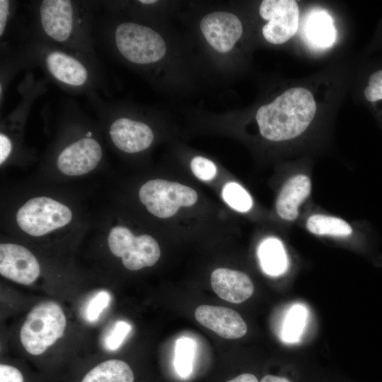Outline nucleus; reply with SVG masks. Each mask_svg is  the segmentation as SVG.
I'll use <instances>...</instances> for the list:
<instances>
[{
	"label": "nucleus",
	"instance_id": "obj_1",
	"mask_svg": "<svg viewBox=\"0 0 382 382\" xmlns=\"http://www.w3.org/2000/svg\"><path fill=\"white\" fill-rule=\"evenodd\" d=\"M13 49L25 71L40 67L49 82L69 94L87 97L108 88V78L96 54L59 46L27 31Z\"/></svg>",
	"mask_w": 382,
	"mask_h": 382
},
{
	"label": "nucleus",
	"instance_id": "obj_2",
	"mask_svg": "<svg viewBox=\"0 0 382 382\" xmlns=\"http://www.w3.org/2000/svg\"><path fill=\"white\" fill-rule=\"evenodd\" d=\"M100 1H31L23 4L27 32L59 46L96 54L93 29Z\"/></svg>",
	"mask_w": 382,
	"mask_h": 382
},
{
	"label": "nucleus",
	"instance_id": "obj_3",
	"mask_svg": "<svg viewBox=\"0 0 382 382\" xmlns=\"http://www.w3.org/2000/svg\"><path fill=\"white\" fill-rule=\"evenodd\" d=\"M62 128L54 163L67 176H81L93 171L101 162L104 150L96 136L94 122L74 100H62L57 106Z\"/></svg>",
	"mask_w": 382,
	"mask_h": 382
},
{
	"label": "nucleus",
	"instance_id": "obj_4",
	"mask_svg": "<svg viewBox=\"0 0 382 382\" xmlns=\"http://www.w3.org/2000/svg\"><path fill=\"white\" fill-rule=\"evenodd\" d=\"M316 112L312 93L301 87L291 88L271 103L261 106L256 120L261 134L274 141L289 140L301 135Z\"/></svg>",
	"mask_w": 382,
	"mask_h": 382
},
{
	"label": "nucleus",
	"instance_id": "obj_5",
	"mask_svg": "<svg viewBox=\"0 0 382 382\" xmlns=\"http://www.w3.org/2000/svg\"><path fill=\"white\" fill-rule=\"evenodd\" d=\"M46 78L37 79L28 71L17 90L21 100L17 106L1 120L0 132V164L4 165L21 147L23 129L35 101L47 91Z\"/></svg>",
	"mask_w": 382,
	"mask_h": 382
},
{
	"label": "nucleus",
	"instance_id": "obj_6",
	"mask_svg": "<svg viewBox=\"0 0 382 382\" xmlns=\"http://www.w3.org/2000/svg\"><path fill=\"white\" fill-rule=\"evenodd\" d=\"M66 318L56 302L46 301L34 306L21 326L20 340L27 352L40 355L62 337Z\"/></svg>",
	"mask_w": 382,
	"mask_h": 382
},
{
	"label": "nucleus",
	"instance_id": "obj_7",
	"mask_svg": "<svg viewBox=\"0 0 382 382\" xmlns=\"http://www.w3.org/2000/svg\"><path fill=\"white\" fill-rule=\"evenodd\" d=\"M15 219L25 233L40 237L63 228L73 219V212L64 203L47 196L34 197L17 210Z\"/></svg>",
	"mask_w": 382,
	"mask_h": 382
},
{
	"label": "nucleus",
	"instance_id": "obj_8",
	"mask_svg": "<svg viewBox=\"0 0 382 382\" xmlns=\"http://www.w3.org/2000/svg\"><path fill=\"white\" fill-rule=\"evenodd\" d=\"M111 253L121 258L124 267L136 271L154 265L161 256V249L154 238L148 234L136 236L127 227L117 225L108 234Z\"/></svg>",
	"mask_w": 382,
	"mask_h": 382
},
{
	"label": "nucleus",
	"instance_id": "obj_9",
	"mask_svg": "<svg viewBox=\"0 0 382 382\" xmlns=\"http://www.w3.org/2000/svg\"><path fill=\"white\" fill-rule=\"evenodd\" d=\"M139 197L151 214L166 219L175 214L180 207L195 204L198 197L196 191L188 186L163 179H153L141 186Z\"/></svg>",
	"mask_w": 382,
	"mask_h": 382
},
{
	"label": "nucleus",
	"instance_id": "obj_10",
	"mask_svg": "<svg viewBox=\"0 0 382 382\" xmlns=\"http://www.w3.org/2000/svg\"><path fill=\"white\" fill-rule=\"evenodd\" d=\"M260 15L268 21L262 28L265 39L272 44H282L293 37L299 28V9L294 0H264Z\"/></svg>",
	"mask_w": 382,
	"mask_h": 382
},
{
	"label": "nucleus",
	"instance_id": "obj_11",
	"mask_svg": "<svg viewBox=\"0 0 382 382\" xmlns=\"http://www.w3.org/2000/svg\"><path fill=\"white\" fill-rule=\"evenodd\" d=\"M0 274L18 284L30 285L39 277L40 265L27 248L17 243H1Z\"/></svg>",
	"mask_w": 382,
	"mask_h": 382
},
{
	"label": "nucleus",
	"instance_id": "obj_12",
	"mask_svg": "<svg viewBox=\"0 0 382 382\" xmlns=\"http://www.w3.org/2000/svg\"><path fill=\"white\" fill-rule=\"evenodd\" d=\"M200 28L209 44L221 53L229 52L243 32L238 18L227 12H214L206 15L201 20Z\"/></svg>",
	"mask_w": 382,
	"mask_h": 382
},
{
	"label": "nucleus",
	"instance_id": "obj_13",
	"mask_svg": "<svg viewBox=\"0 0 382 382\" xmlns=\"http://www.w3.org/2000/svg\"><path fill=\"white\" fill-rule=\"evenodd\" d=\"M196 320L224 339H238L247 332V325L236 311L223 306L201 305L195 311Z\"/></svg>",
	"mask_w": 382,
	"mask_h": 382
},
{
	"label": "nucleus",
	"instance_id": "obj_14",
	"mask_svg": "<svg viewBox=\"0 0 382 382\" xmlns=\"http://www.w3.org/2000/svg\"><path fill=\"white\" fill-rule=\"evenodd\" d=\"M213 291L222 299L241 303L254 292V285L245 273L228 268H217L211 274Z\"/></svg>",
	"mask_w": 382,
	"mask_h": 382
},
{
	"label": "nucleus",
	"instance_id": "obj_15",
	"mask_svg": "<svg viewBox=\"0 0 382 382\" xmlns=\"http://www.w3.org/2000/svg\"><path fill=\"white\" fill-rule=\"evenodd\" d=\"M310 178L303 174L290 178L282 187L276 201L278 215L286 221L295 220L299 207L311 193Z\"/></svg>",
	"mask_w": 382,
	"mask_h": 382
},
{
	"label": "nucleus",
	"instance_id": "obj_16",
	"mask_svg": "<svg viewBox=\"0 0 382 382\" xmlns=\"http://www.w3.org/2000/svg\"><path fill=\"white\" fill-rule=\"evenodd\" d=\"M262 270L268 275L279 276L286 270L288 259L282 243L270 237L262 241L257 249Z\"/></svg>",
	"mask_w": 382,
	"mask_h": 382
},
{
	"label": "nucleus",
	"instance_id": "obj_17",
	"mask_svg": "<svg viewBox=\"0 0 382 382\" xmlns=\"http://www.w3.org/2000/svg\"><path fill=\"white\" fill-rule=\"evenodd\" d=\"M134 374L130 366L120 359L104 361L92 368L81 382H133Z\"/></svg>",
	"mask_w": 382,
	"mask_h": 382
},
{
	"label": "nucleus",
	"instance_id": "obj_18",
	"mask_svg": "<svg viewBox=\"0 0 382 382\" xmlns=\"http://www.w3.org/2000/svg\"><path fill=\"white\" fill-rule=\"evenodd\" d=\"M306 30L308 40L320 47L332 45L336 38L332 19L323 11H316L310 14Z\"/></svg>",
	"mask_w": 382,
	"mask_h": 382
},
{
	"label": "nucleus",
	"instance_id": "obj_19",
	"mask_svg": "<svg viewBox=\"0 0 382 382\" xmlns=\"http://www.w3.org/2000/svg\"><path fill=\"white\" fill-rule=\"evenodd\" d=\"M306 228L311 233L318 236L346 237L352 233L351 226L345 220L323 214L311 216L306 221Z\"/></svg>",
	"mask_w": 382,
	"mask_h": 382
},
{
	"label": "nucleus",
	"instance_id": "obj_20",
	"mask_svg": "<svg viewBox=\"0 0 382 382\" xmlns=\"http://www.w3.org/2000/svg\"><path fill=\"white\" fill-rule=\"evenodd\" d=\"M195 348L194 342L188 337H181L176 342L173 364L181 378H187L192 373Z\"/></svg>",
	"mask_w": 382,
	"mask_h": 382
},
{
	"label": "nucleus",
	"instance_id": "obj_21",
	"mask_svg": "<svg viewBox=\"0 0 382 382\" xmlns=\"http://www.w3.org/2000/svg\"><path fill=\"white\" fill-rule=\"evenodd\" d=\"M222 196L231 208L240 212H246L253 206V199L249 193L235 182L228 183L224 186Z\"/></svg>",
	"mask_w": 382,
	"mask_h": 382
},
{
	"label": "nucleus",
	"instance_id": "obj_22",
	"mask_svg": "<svg viewBox=\"0 0 382 382\" xmlns=\"http://www.w3.org/2000/svg\"><path fill=\"white\" fill-rule=\"evenodd\" d=\"M132 327L124 320L117 321L104 338V347L108 351H115L122 344Z\"/></svg>",
	"mask_w": 382,
	"mask_h": 382
},
{
	"label": "nucleus",
	"instance_id": "obj_23",
	"mask_svg": "<svg viewBox=\"0 0 382 382\" xmlns=\"http://www.w3.org/2000/svg\"><path fill=\"white\" fill-rule=\"evenodd\" d=\"M111 296L109 292L102 290L88 301L85 309V318L89 323H95L104 310L109 306Z\"/></svg>",
	"mask_w": 382,
	"mask_h": 382
},
{
	"label": "nucleus",
	"instance_id": "obj_24",
	"mask_svg": "<svg viewBox=\"0 0 382 382\" xmlns=\"http://www.w3.org/2000/svg\"><path fill=\"white\" fill-rule=\"evenodd\" d=\"M305 311L300 306L293 308L286 318L284 335L287 340H293L301 332L305 320Z\"/></svg>",
	"mask_w": 382,
	"mask_h": 382
},
{
	"label": "nucleus",
	"instance_id": "obj_25",
	"mask_svg": "<svg viewBox=\"0 0 382 382\" xmlns=\"http://www.w3.org/2000/svg\"><path fill=\"white\" fill-rule=\"evenodd\" d=\"M190 168L194 175L202 180H210L216 174L215 164L202 156L193 158L190 162Z\"/></svg>",
	"mask_w": 382,
	"mask_h": 382
},
{
	"label": "nucleus",
	"instance_id": "obj_26",
	"mask_svg": "<svg viewBox=\"0 0 382 382\" xmlns=\"http://www.w3.org/2000/svg\"><path fill=\"white\" fill-rule=\"evenodd\" d=\"M367 100L375 102L382 99V70L374 73L369 79V86L364 90Z\"/></svg>",
	"mask_w": 382,
	"mask_h": 382
},
{
	"label": "nucleus",
	"instance_id": "obj_27",
	"mask_svg": "<svg viewBox=\"0 0 382 382\" xmlns=\"http://www.w3.org/2000/svg\"><path fill=\"white\" fill-rule=\"evenodd\" d=\"M0 382H24L21 372L11 365L1 364Z\"/></svg>",
	"mask_w": 382,
	"mask_h": 382
},
{
	"label": "nucleus",
	"instance_id": "obj_28",
	"mask_svg": "<svg viewBox=\"0 0 382 382\" xmlns=\"http://www.w3.org/2000/svg\"><path fill=\"white\" fill-rule=\"evenodd\" d=\"M227 382H258L257 378L252 374H243Z\"/></svg>",
	"mask_w": 382,
	"mask_h": 382
},
{
	"label": "nucleus",
	"instance_id": "obj_29",
	"mask_svg": "<svg viewBox=\"0 0 382 382\" xmlns=\"http://www.w3.org/2000/svg\"><path fill=\"white\" fill-rule=\"evenodd\" d=\"M260 382H290L288 379L284 377L273 376V375H267L264 376Z\"/></svg>",
	"mask_w": 382,
	"mask_h": 382
}]
</instances>
